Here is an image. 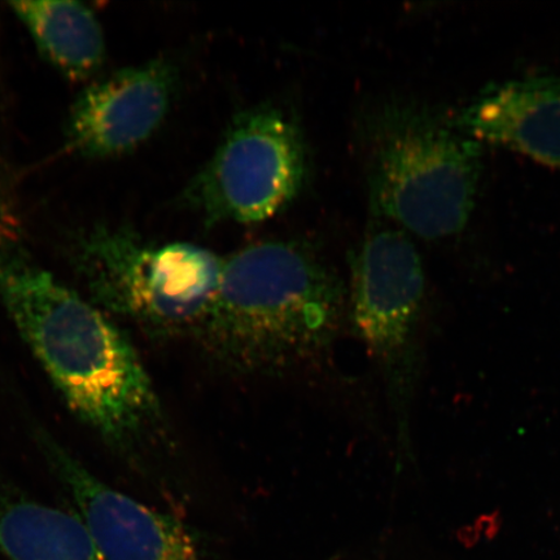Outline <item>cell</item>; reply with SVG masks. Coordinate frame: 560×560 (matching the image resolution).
<instances>
[{"label":"cell","mask_w":560,"mask_h":560,"mask_svg":"<svg viewBox=\"0 0 560 560\" xmlns=\"http://www.w3.org/2000/svg\"><path fill=\"white\" fill-rule=\"evenodd\" d=\"M347 313L348 287L317 252L301 242H260L223 260L195 339L231 373L271 376L330 347Z\"/></svg>","instance_id":"7a4b0ae2"},{"label":"cell","mask_w":560,"mask_h":560,"mask_svg":"<svg viewBox=\"0 0 560 560\" xmlns=\"http://www.w3.org/2000/svg\"><path fill=\"white\" fill-rule=\"evenodd\" d=\"M466 135L560 170V75L529 73L488 83L454 114Z\"/></svg>","instance_id":"9c48e42d"},{"label":"cell","mask_w":560,"mask_h":560,"mask_svg":"<svg viewBox=\"0 0 560 560\" xmlns=\"http://www.w3.org/2000/svg\"><path fill=\"white\" fill-rule=\"evenodd\" d=\"M42 446L105 560H202L184 523L105 485L52 440Z\"/></svg>","instance_id":"ba28073f"},{"label":"cell","mask_w":560,"mask_h":560,"mask_svg":"<svg viewBox=\"0 0 560 560\" xmlns=\"http://www.w3.org/2000/svg\"><path fill=\"white\" fill-rule=\"evenodd\" d=\"M312 172L303 126L290 108L262 103L237 114L213 155L182 192L205 226L252 225L300 198Z\"/></svg>","instance_id":"5b68a950"},{"label":"cell","mask_w":560,"mask_h":560,"mask_svg":"<svg viewBox=\"0 0 560 560\" xmlns=\"http://www.w3.org/2000/svg\"><path fill=\"white\" fill-rule=\"evenodd\" d=\"M179 85V68L167 58L91 83L70 107L65 128L68 151L91 160L136 151L163 125Z\"/></svg>","instance_id":"52a82bcc"},{"label":"cell","mask_w":560,"mask_h":560,"mask_svg":"<svg viewBox=\"0 0 560 560\" xmlns=\"http://www.w3.org/2000/svg\"><path fill=\"white\" fill-rule=\"evenodd\" d=\"M91 303L160 336H192L219 291L223 258L192 243L147 242L135 229L100 223L69 243Z\"/></svg>","instance_id":"277c9868"},{"label":"cell","mask_w":560,"mask_h":560,"mask_svg":"<svg viewBox=\"0 0 560 560\" xmlns=\"http://www.w3.org/2000/svg\"><path fill=\"white\" fill-rule=\"evenodd\" d=\"M0 551L9 560H105L79 514L26 499L0 500Z\"/></svg>","instance_id":"8fae6325"},{"label":"cell","mask_w":560,"mask_h":560,"mask_svg":"<svg viewBox=\"0 0 560 560\" xmlns=\"http://www.w3.org/2000/svg\"><path fill=\"white\" fill-rule=\"evenodd\" d=\"M361 143L375 220L427 241L465 230L478 196L482 144L454 115L417 101L384 102L363 118Z\"/></svg>","instance_id":"3957f363"},{"label":"cell","mask_w":560,"mask_h":560,"mask_svg":"<svg viewBox=\"0 0 560 560\" xmlns=\"http://www.w3.org/2000/svg\"><path fill=\"white\" fill-rule=\"evenodd\" d=\"M12 12L30 32L42 58L73 81L102 69L107 48L100 19L79 2H12Z\"/></svg>","instance_id":"30bf717a"},{"label":"cell","mask_w":560,"mask_h":560,"mask_svg":"<svg viewBox=\"0 0 560 560\" xmlns=\"http://www.w3.org/2000/svg\"><path fill=\"white\" fill-rule=\"evenodd\" d=\"M425 295L422 257L404 230L380 221L350 258L348 317L374 361L396 381Z\"/></svg>","instance_id":"8992f818"},{"label":"cell","mask_w":560,"mask_h":560,"mask_svg":"<svg viewBox=\"0 0 560 560\" xmlns=\"http://www.w3.org/2000/svg\"><path fill=\"white\" fill-rule=\"evenodd\" d=\"M11 208L0 202V304L74 415L112 444L132 443L160 416L136 348L101 307L33 260Z\"/></svg>","instance_id":"6da1fadb"}]
</instances>
